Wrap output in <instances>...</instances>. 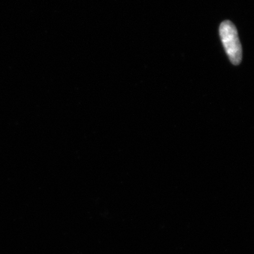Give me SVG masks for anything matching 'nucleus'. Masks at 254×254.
Segmentation results:
<instances>
[{
	"label": "nucleus",
	"mask_w": 254,
	"mask_h": 254,
	"mask_svg": "<svg viewBox=\"0 0 254 254\" xmlns=\"http://www.w3.org/2000/svg\"><path fill=\"white\" fill-rule=\"evenodd\" d=\"M222 45L230 62L235 65L242 61L243 50L236 26L230 21L222 22L219 29Z\"/></svg>",
	"instance_id": "f257e3e1"
}]
</instances>
